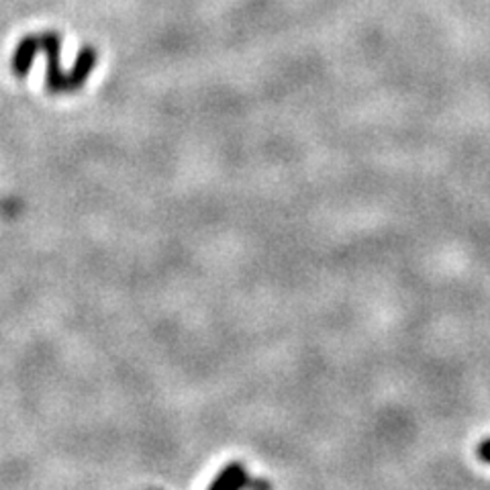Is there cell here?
<instances>
[{
  "instance_id": "1",
  "label": "cell",
  "mask_w": 490,
  "mask_h": 490,
  "mask_svg": "<svg viewBox=\"0 0 490 490\" xmlns=\"http://www.w3.org/2000/svg\"><path fill=\"white\" fill-rule=\"evenodd\" d=\"M39 52L45 53L47 70H45V88L52 94L72 92L70 91V76L60 66V52H62V37L58 31H45L39 35Z\"/></svg>"
},
{
  "instance_id": "2",
  "label": "cell",
  "mask_w": 490,
  "mask_h": 490,
  "mask_svg": "<svg viewBox=\"0 0 490 490\" xmlns=\"http://www.w3.org/2000/svg\"><path fill=\"white\" fill-rule=\"evenodd\" d=\"M96 60H99V52L94 50L92 45H84L82 50H80L78 58L74 62V66L68 72L70 76V91L76 92L86 84L88 76H91V72L96 66Z\"/></svg>"
},
{
  "instance_id": "3",
  "label": "cell",
  "mask_w": 490,
  "mask_h": 490,
  "mask_svg": "<svg viewBox=\"0 0 490 490\" xmlns=\"http://www.w3.org/2000/svg\"><path fill=\"white\" fill-rule=\"evenodd\" d=\"M37 53H39V35L23 37L17 45V50H14L13 53V62H11L13 74L19 78L27 76L31 66H34V60Z\"/></svg>"
},
{
  "instance_id": "4",
  "label": "cell",
  "mask_w": 490,
  "mask_h": 490,
  "mask_svg": "<svg viewBox=\"0 0 490 490\" xmlns=\"http://www.w3.org/2000/svg\"><path fill=\"white\" fill-rule=\"evenodd\" d=\"M250 485V474H247L245 466L239 462H233L216 474V478L208 485L211 490H235L241 486Z\"/></svg>"
},
{
  "instance_id": "5",
  "label": "cell",
  "mask_w": 490,
  "mask_h": 490,
  "mask_svg": "<svg viewBox=\"0 0 490 490\" xmlns=\"http://www.w3.org/2000/svg\"><path fill=\"white\" fill-rule=\"evenodd\" d=\"M476 456H478L480 462L490 464V437L480 441L478 447H476Z\"/></svg>"
}]
</instances>
